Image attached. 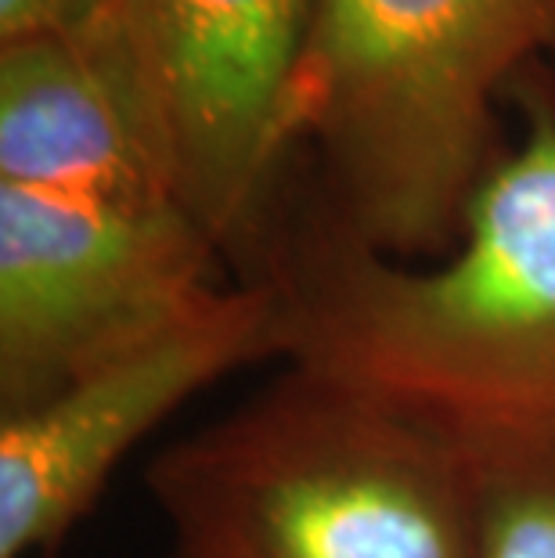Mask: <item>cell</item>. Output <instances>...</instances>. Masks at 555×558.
Instances as JSON below:
<instances>
[{
  "label": "cell",
  "mask_w": 555,
  "mask_h": 558,
  "mask_svg": "<svg viewBox=\"0 0 555 558\" xmlns=\"http://www.w3.org/2000/svg\"><path fill=\"white\" fill-rule=\"evenodd\" d=\"M512 94L523 141L436 267L339 228L292 166L245 267L275 300L281 364L458 433L555 429V87L527 69Z\"/></svg>",
  "instance_id": "6da1fadb"
},
{
  "label": "cell",
  "mask_w": 555,
  "mask_h": 558,
  "mask_svg": "<svg viewBox=\"0 0 555 558\" xmlns=\"http://www.w3.org/2000/svg\"><path fill=\"white\" fill-rule=\"evenodd\" d=\"M555 58V0H317L281 148L339 228L444 256L502 162L494 98Z\"/></svg>",
  "instance_id": "7a4b0ae2"
},
{
  "label": "cell",
  "mask_w": 555,
  "mask_h": 558,
  "mask_svg": "<svg viewBox=\"0 0 555 558\" xmlns=\"http://www.w3.org/2000/svg\"><path fill=\"white\" fill-rule=\"evenodd\" d=\"M167 558H472L466 436L311 367L145 469Z\"/></svg>",
  "instance_id": "3957f363"
},
{
  "label": "cell",
  "mask_w": 555,
  "mask_h": 558,
  "mask_svg": "<svg viewBox=\"0 0 555 558\" xmlns=\"http://www.w3.org/2000/svg\"><path fill=\"white\" fill-rule=\"evenodd\" d=\"M317 0H116L112 22L170 192L250 267L292 162L286 94Z\"/></svg>",
  "instance_id": "277c9868"
},
{
  "label": "cell",
  "mask_w": 555,
  "mask_h": 558,
  "mask_svg": "<svg viewBox=\"0 0 555 558\" xmlns=\"http://www.w3.org/2000/svg\"><path fill=\"white\" fill-rule=\"evenodd\" d=\"M220 245L181 206L0 184V414L167 325L217 284Z\"/></svg>",
  "instance_id": "5b68a950"
},
{
  "label": "cell",
  "mask_w": 555,
  "mask_h": 558,
  "mask_svg": "<svg viewBox=\"0 0 555 558\" xmlns=\"http://www.w3.org/2000/svg\"><path fill=\"white\" fill-rule=\"evenodd\" d=\"M281 361L270 292L214 284L167 325L26 411L0 414V558H51L126 454L220 378Z\"/></svg>",
  "instance_id": "8992f818"
},
{
  "label": "cell",
  "mask_w": 555,
  "mask_h": 558,
  "mask_svg": "<svg viewBox=\"0 0 555 558\" xmlns=\"http://www.w3.org/2000/svg\"><path fill=\"white\" fill-rule=\"evenodd\" d=\"M0 184L177 206L112 19L0 44Z\"/></svg>",
  "instance_id": "52a82bcc"
},
{
  "label": "cell",
  "mask_w": 555,
  "mask_h": 558,
  "mask_svg": "<svg viewBox=\"0 0 555 558\" xmlns=\"http://www.w3.org/2000/svg\"><path fill=\"white\" fill-rule=\"evenodd\" d=\"M472 558H555V429L462 433Z\"/></svg>",
  "instance_id": "ba28073f"
},
{
  "label": "cell",
  "mask_w": 555,
  "mask_h": 558,
  "mask_svg": "<svg viewBox=\"0 0 555 558\" xmlns=\"http://www.w3.org/2000/svg\"><path fill=\"white\" fill-rule=\"evenodd\" d=\"M116 0H0V44L65 37L109 22Z\"/></svg>",
  "instance_id": "9c48e42d"
}]
</instances>
